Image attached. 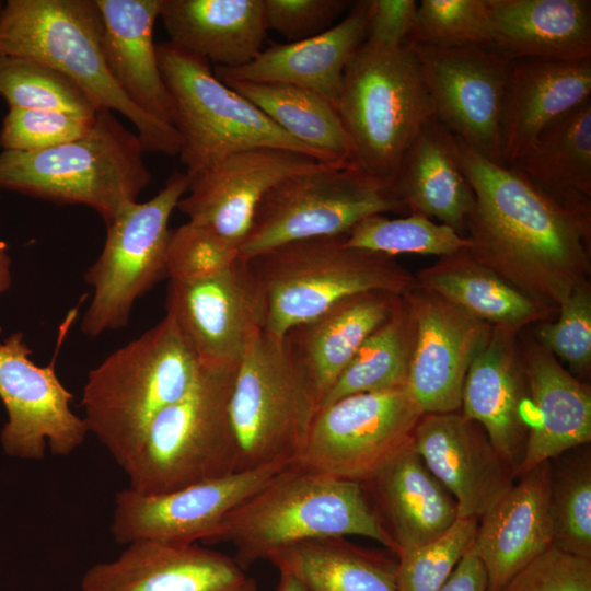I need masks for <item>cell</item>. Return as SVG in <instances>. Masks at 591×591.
Returning a JSON list of instances; mask_svg holds the SVG:
<instances>
[{
    "mask_svg": "<svg viewBox=\"0 0 591 591\" xmlns=\"http://www.w3.org/2000/svg\"><path fill=\"white\" fill-rule=\"evenodd\" d=\"M455 143L475 198L464 234L468 253L557 313L573 289L590 282L591 217L563 206L515 169L491 162L457 137Z\"/></svg>",
    "mask_w": 591,
    "mask_h": 591,
    "instance_id": "obj_1",
    "label": "cell"
},
{
    "mask_svg": "<svg viewBox=\"0 0 591 591\" xmlns=\"http://www.w3.org/2000/svg\"><path fill=\"white\" fill-rule=\"evenodd\" d=\"M350 535L374 540L396 554L362 484L291 464L232 510L209 543L231 544L244 570L290 545Z\"/></svg>",
    "mask_w": 591,
    "mask_h": 591,
    "instance_id": "obj_2",
    "label": "cell"
},
{
    "mask_svg": "<svg viewBox=\"0 0 591 591\" xmlns=\"http://www.w3.org/2000/svg\"><path fill=\"white\" fill-rule=\"evenodd\" d=\"M198 370L194 351L165 314L89 372L81 398L89 432L124 470L155 416L188 392Z\"/></svg>",
    "mask_w": 591,
    "mask_h": 591,
    "instance_id": "obj_3",
    "label": "cell"
},
{
    "mask_svg": "<svg viewBox=\"0 0 591 591\" xmlns=\"http://www.w3.org/2000/svg\"><path fill=\"white\" fill-rule=\"evenodd\" d=\"M0 56L38 61L78 85L97 111L117 112L148 152L176 155V129L138 108L113 78L95 0H9L0 15Z\"/></svg>",
    "mask_w": 591,
    "mask_h": 591,
    "instance_id": "obj_4",
    "label": "cell"
},
{
    "mask_svg": "<svg viewBox=\"0 0 591 591\" xmlns=\"http://www.w3.org/2000/svg\"><path fill=\"white\" fill-rule=\"evenodd\" d=\"M137 134L99 111L81 138L32 152L0 153V188L94 209L109 225L152 181Z\"/></svg>",
    "mask_w": 591,
    "mask_h": 591,
    "instance_id": "obj_5",
    "label": "cell"
},
{
    "mask_svg": "<svg viewBox=\"0 0 591 591\" xmlns=\"http://www.w3.org/2000/svg\"><path fill=\"white\" fill-rule=\"evenodd\" d=\"M334 107L350 142L349 163L389 185L417 135L434 117L417 56L407 43L394 48L363 43L345 68Z\"/></svg>",
    "mask_w": 591,
    "mask_h": 591,
    "instance_id": "obj_6",
    "label": "cell"
},
{
    "mask_svg": "<svg viewBox=\"0 0 591 591\" xmlns=\"http://www.w3.org/2000/svg\"><path fill=\"white\" fill-rule=\"evenodd\" d=\"M248 260L266 297L264 331L278 339L346 298L372 291L405 296L418 287L393 256L349 246L345 235L286 243Z\"/></svg>",
    "mask_w": 591,
    "mask_h": 591,
    "instance_id": "obj_7",
    "label": "cell"
},
{
    "mask_svg": "<svg viewBox=\"0 0 591 591\" xmlns=\"http://www.w3.org/2000/svg\"><path fill=\"white\" fill-rule=\"evenodd\" d=\"M237 364H199L192 387L155 416L124 468L128 487L161 494L236 472L229 403Z\"/></svg>",
    "mask_w": 591,
    "mask_h": 591,
    "instance_id": "obj_8",
    "label": "cell"
},
{
    "mask_svg": "<svg viewBox=\"0 0 591 591\" xmlns=\"http://www.w3.org/2000/svg\"><path fill=\"white\" fill-rule=\"evenodd\" d=\"M317 410V398L283 338L258 332L236 367L229 403L236 472L291 465Z\"/></svg>",
    "mask_w": 591,
    "mask_h": 591,
    "instance_id": "obj_9",
    "label": "cell"
},
{
    "mask_svg": "<svg viewBox=\"0 0 591 591\" xmlns=\"http://www.w3.org/2000/svg\"><path fill=\"white\" fill-rule=\"evenodd\" d=\"M157 55L174 105L178 155L189 178L232 153L252 148L288 149L318 160L257 106L219 80L209 62L170 42L158 44Z\"/></svg>",
    "mask_w": 591,
    "mask_h": 591,
    "instance_id": "obj_10",
    "label": "cell"
},
{
    "mask_svg": "<svg viewBox=\"0 0 591 591\" xmlns=\"http://www.w3.org/2000/svg\"><path fill=\"white\" fill-rule=\"evenodd\" d=\"M407 211L391 185L350 163H322L273 186L258 204L239 248L251 259L279 245L345 235L367 217Z\"/></svg>",
    "mask_w": 591,
    "mask_h": 591,
    "instance_id": "obj_11",
    "label": "cell"
},
{
    "mask_svg": "<svg viewBox=\"0 0 591 591\" xmlns=\"http://www.w3.org/2000/svg\"><path fill=\"white\" fill-rule=\"evenodd\" d=\"M188 186V175L175 171L155 196L129 205L107 225L103 250L84 275L93 297L82 317L83 334L125 327L135 302L167 277L169 221Z\"/></svg>",
    "mask_w": 591,
    "mask_h": 591,
    "instance_id": "obj_12",
    "label": "cell"
},
{
    "mask_svg": "<svg viewBox=\"0 0 591 591\" xmlns=\"http://www.w3.org/2000/svg\"><path fill=\"white\" fill-rule=\"evenodd\" d=\"M422 414L407 385L341 397L316 412L292 464L364 485L412 441Z\"/></svg>",
    "mask_w": 591,
    "mask_h": 591,
    "instance_id": "obj_13",
    "label": "cell"
},
{
    "mask_svg": "<svg viewBox=\"0 0 591 591\" xmlns=\"http://www.w3.org/2000/svg\"><path fill=\"white\" fill-rule=\"evenodd\" d=\"M409 45L434 117L479 154L503 165L502 124L514 59L491 46Z\"/></svg>",
    "mask_w": 591,
    "mask_h": 591,
    "instance_id": "obj_14",
    "label": "cell"
},
{
    "mask_svg": "<svg viewBox=\"0 0 591 591\" xmlns=\"http://www.w3.org/2000/svg\"><path fill=\"white\" fill-rule=\"evenodd\" d=\"M171 316L199 364H235L250 341L265 328L266 297L248 259L197 281H169Z\"/></svg>",
    "mask_w": 591,
    "mask_h": 591,
    "instance_id": "obj_15",
    "label": "cell"
},
{
    "mask_svg": "<svg viewBox=\"0 0 591 591\" xmlns=\"http://www.w3.org/2000/svg\"><path fill=\"white\" fill-rule=\"evenodd\" d=\"M287 467L235 472L161 494L127 487L115 496L112 535L121 545L137 541L209 542L232 510Z\"/></svg>",
    "mask_w": 591,
    "mask_h": 591,
    "instance_id": "obj_16",
    "label": "cell"
},
{
    "mask_svg": "<svg viewBox=\"0 0 591 591\" xmlns=\"http://www.w3.org/2000/svg\"><path fill=\"white\" fill-rule=\"evenodd\" d=\"M21 332L0 343V398L8 413L1 442L8 455L39 460L46 447L68 456L89 433L83 418L70 407L72 394L59 380L55 359L37 366Z\"/></svg>",
    "mask_w": 591,
    "mask_h": 591,
    "instance_id": "obj_17",
    "label": "cell"
},
{
    "mask_svg": "<svg viewBox=\"0 0 591 591\" xmlns=\"http://www.w3.org/2000/svg\"><path fill=\"white\" fill-rule=\"evenodd\" d=\"M408 296L416 333L406 385L424 414L460 412L467 371L491 326L419 287Z\"/></svg>",
    "mask_w": 591,
    "mask_h": 591,
    "instance_id": "obj_18",
    "label": "cell"
},
{
    "mask_svg": "<svg viewBox=\"0 0 591 591\" xmlns=\"http://www.w3.org/2000/svg\"><path fill=\"white\" fill-rule=\"evenodd\" d=\"M322 163L309 154L281 148L242 150L189 178L176 208L188 221L212 230L240 248L266 193L283 178Z\"/></svg>",
    "mask_w": 591,
    "mask_h": 591,
    "instance_id": "obj_19",
    "label": "cell"
},
{
    "mask_svg": "<svg viewBox=\"0 0 591 591\" xmlns=\"http://www.w3.org/2000/svg\"><path fill=\"white\" fill-rule=\"evenodd\" d=\"M412 444L453 496L459 518L480 520L515 483V470L461 412L422 414Z\"/></svg>",
    "mask_w": 591,
    "mask_h": 591,
    "instance_id": "obj_20",
    "label": "cell"
},
{
    "mask_svg": "<svg viewBox=\"0 0 591 591\" xmlns=\"http://www.w3.org/2000/svg\"><path fill=\"white\" fill-rule=\"evenodd\" d=\"M518 336L491 327L467 371L461 413L484 429L519 475L529 433L530 395Z\"/></svg>",
    "mask_w": 591,
    "mask_h": 591,
    "instance_id": "obj_21",
    "label": "cell"
},
{
    "mask_svg": "<svg viewBox=\"0 0 591 591\" xmlns=\"http://www.w3.org/2000/svg\"><path fill=\"white\" fill-rule=\"evenodd\" d=\"M90 567L81 591H234L245 580L233 557L195 544L137 541Z\"/></svg>",
    "mask_w": 591,
    "mask_h": 591,
    "instance_id": "obj_22",
    "label": "cell"
},
{
    "mask_svg": "<svg viewBox=\"0 0 591 591\" xmlns=\"http://www.w3.org/2000/svg\"><path fill=\"white\" fill-rule=\"evenodd\" d=\"M529 433L519 475L591 441V391L535 338L520 344Z\"/></svg>",
    "mask_w": 591,
    "mask_h": 591,
    "instance_id": "obj_23",
    "label": "cell"
},
{
    "mask_svg": "<svg viewBox=\"0 0 591 591\" xmlns=\"http://www.w3.org/2000/svg\"><path fill=\"white\" fill-rule=\"evenodd\" d=\"M549 471L551 462H546L521 474L480 519L470 549L486 571V591H500L517 571L553 545Z\"/></svg>",
    "mask_w": 591,
    "mask_h": 591,
    "instance_id": "obj_24",
    "label": "cell"
},
{
    "mask_svg": "<svg viewBox=\"0 0 591 591\" xmlns=\"http://www.w3.org/2000/svg\"><path fill=\"white\" fill-rule=\"evenodd\" d=\"M367 0L351 4L348 14L327 31L263 49L252 61L236 68L216 67L221 81L282 82L312 90L333 105L345 68L367 35Z\"/></svg>",
    "mask_w": 591,
    "mask_h": 591,
    "instance_id": "obj_25",
    "label": "cell"
},
{
    "mask_svg": "<svg viewBox=\"0 0 591 591\" xmlns=\"http://www.w3.org/2000/svg\"><path fill=\"white\" fill-rule=\"evenodd\" d=\"M591 99V58L514 59L503 124L502 162L511 166L551 124Z\"/></svg>",
    "mask_w": 591,
    "mask_h": 591,
    "instance_id": "obj_26",
    "label": "cell"
},
{
    "mask_svg": "<svg viewBox=\"0 0 591 591\" xmlns=\"http://www.w3.org/2000/svg\"><path fill=\"white\" fill-rule=\"evenodd\" d=\"M404 296L372 291L341 300L292 327L283 340L320 404L364 340L395 311Z\"/></svg>",
    "mask_w": 591,
    "mask_h": 591,
    "instance_id": "obj_27",
    "label": "cell"
},
{
    "mask_svg": "<svg viewBox=\"0 0 591 591\" xmlns=\"http://www.w3.org/2000/svg\"><path fill=\"white\" fill-rule=\"evenodd\" d=\"M95 1L103 26L104 56L113 78L138 108L174 127V105L153 42L161 0Z\"/></svg>",
    "mask_w": 591,
    "mask_h": 591,
    "instance_id": "obj_28",
    "label": "cell"
},
{
    "mask_svg": "<svg viewBox=\"0 0 591 591\" xmlns=\"http://www.w3.org/2000/svg\"><path fill=\"white\" fill-rule=\"evenodd\" d=\"M159 18L173 46L224 68L252 61L268 31L263 0H161Z\"/></svg>",
    "mask_w": 591,
    "mask_h": 591,
    "instance_id": "obj_29",
    "label": "cell"
},
{
    "mask_svg": "<svg viewBox=\"0 0 591 591\" xmlns=\"http://www.w3.org/2000/svg\"><path fill=\"white\" fill-rule=\"evenodd\" d=\"M366 485L372 489L396 555L437 540L459 518L453 496L429 471L412 441Z\"/></svg>",
    "mask_w": 591,
    "mask_h": 591,
    "instance_id": "obj_30",
    "label": "cell"
},
{
    "mask_svg": "<svg viewBox=\"0 0 591 591\" xmlns=\"http://www.w3.org/2000/svg\"><path fill=\"white\" fill-rule=\"evenodd\" d=\"M491 47L512 59L591 58V1L487 0Z\"/></svg>",
    "mask_w": 591,
    "mask_h": 591,
    "instance_id": "obj_31",
    "label": "cell"
},
{
    "mask_svg": "<svg viewBox=\"0 0 591 591\" xmlns=\"http://www.w3.org/2000/svg\"><path fill=\"white\" fill-rule=\"evenodd\" d=\"M391 188L410 213L434 218L465 234L474 194L459 163L455 137L436 117L406 151Z\"/></svg>",
    "mask_w": 591,
    "mask_h": 591,
    "instance_id": "obj_32",
    "label": "cell"
},
{
    "mask_svg": "<svg viewBox=\"0 0 591 591\" xmlns=\"http://www.w3.org/2000/svg\"><path fill=\"white\" fill-rule=\"evenodd\" d=\"M415 277L419 288L440 296L491 327L519 334L531 324L557 315L476 260L467 250L439 257Z\"/></svg>",
    "mask_w": 591,
    "mask_h": 591,
    "instance_id": "obj_33",
    "label": "cell"
},
{
    "mask_svg": "<svg viewBox=\"0 0 591 591\" xmlns=\"http://www.w3.org/2000/svg\"><path fill=\"white\" fill-rule=\"evenodd\" d=\"M511 167L563 206L591 217V99L546 127Z\"/></svg>",
    "mask_w": 591,
    "mask_h": 591,
    "instance_id": "obj_34",
    "label": "cell"
},
{
    "mask_svg": "<svg viewBox=\"0 0 591 591\" xmlns=\"http://www.w3.org/2000/svg\"><path fill=\"white\" fill-rule=\"evenodd\" d=\"M321 162L349 163L351 148L334 105L321 94L282 82L222 81Z\"/></svg>",
    "mask_w": 591,
    "mask_h": 591,
    "instance_id": "obj_35",
    "label": "cell"
},
{
    "mask_svg": "<svg viewBox=\"0 0 591 591\" xmlns=\"http://www.w3.org/2000/svg\"><path fill=\"white\" fill-rule=\"evenodd\" d=\"M267 560L296 577L308 591H397L396 565L345 541L301 542L273 553Z\"/></svg>",
    "mask_w": 591,
    "mask_h": 591,
    "instance_id": "obj_36",
    "label": "cell"
},
{
    "mask_svg": "<svg viewBox=\"0 0 591 591\" xmlns=\"http://www.w3.org/2000/svg\"><path fill=\"white\" fill-rule=\"evenodd\" d=\"M408 294L403 297L392 315L364 340L323 397L320 408L348 395L407 384L416 333Z\"/></svg>",
    "mask_w": 591,
    "mask_h": 591,
    "instance_id": "obj_37",
    "label": "cell"
},
{
    "mask_svg": "<svg viewBox=\"0 0 591 591\" xmlns=\"http://www.w3.org/2000/svg\"><path fill=\"white\" fill-rule=\"evenodd\" d=\"M345 242L393 257L398 254L442 257L470 247L466 236L415 212L394 219L383 213L367 217L345 234Z\"/></svg>",
    "mask_w": 591,
    "mask_h": 591,
    "instance_id": "obj_38",
    "label": "cell"
},
{
    "mask_svg": "<svg viewBox=\"0 0 591 591\" xmlns=\"http://www.w3.org/2000/svg\"><path fill=\"white\" fill-rule=\"evenodd\" d=\"M553 545L591 558V460L582 452L549 471Z\"/></svg>",
    "mask_w": 591,
    "mask_h": 591,
    "instance_id": "obj_39",
    "label": "cell"
},
{
    "mask_svg": "<svg viewBox=\"0 0 591 591\" xmlns=\"http://www.w3.org/2000/svg\"><path fill=\"white\" fill-rule=\"evenodd\" d=\"M0 96L9 108L95 117L97 108L71 80L32 59L0 56Z\"/></svg>",
    "mask_w": 591,
    "mask_h": 591,
    "instance_id": "obj_40",
    "label": "cell"
},
{
    "mask_svg": "<svg viewBox=\"0 0 591 591\" xmlns=\"http://www.w3.org/2000/svg\"><path fill=\"white\" fill-rule=\"evenodd\" d=\"M406 43L429 47L491 46L487 0H422Z\"/></svg>",
    "mask_w": 591,
    "mask_h": 591,
    "instance_id": "obj_41",
    "label": "cell"
},
{
    "mask_svg": "<svg viewBox=\"0 0 591 591\" xmlns=\"http://www.w3.org/2000/svg\"><path fill=\"white\" fill-rule=\"evenodd\" d=\"M478 520L457 518L437 540L398 554L397 591H439L471 547Z\"/></svg>",
    "mask_w": 591,
    "mask_h": 591,
    "instance_id": "obj_42",
    "label": "cell"
},
{
    "mask_svg": "<svg viewBox=\"0 0 591 591\" xmlns=\"http://www.w3.org/2000/svg\"><path fill=\"white\" fill-rule=\"evenodd\" d=\"M239 258L235 244L204 225L187 221L171 230L166 275L171 281H197L225 270Z\"/></svg>",
    "mask_w": 591,
    "mask_h": 591,
    "instance_id": "obj_43",
    "label": "cell"
},
{
    "mask_svg": "<svg viewBox=\"0 0 591 591\" xmlns=\"http://www.w3.org/2000/svg\"><path fill=\"white\" fill-rule=\"evenodd\" d=\"M580 375L591 369V287L573 289L559 304L557 318L542 322L535 338Z\"/></svg>",
    "mask_w": 591,
    "mask_h": 591,
    "instance_id": "obj_44",
    "label": "cell"
},
{
    "mask_svg": "<svg viewBox=\"0 0 591 591\" xmlns=\"http://www.w3.org/2000/svg\"><path fill=\"white\" fill-rule=\"evenodd\" d=\"M95 117L58 111L9 108L0 130V146L4 151L49 149L84 136L93 127Z\"/></svg>",
    "mask_w": 591,
    "mask_h": 591,
    "instance_id": "obj_45",
    "label": "cell"
},
{
    "mask_svg": "<svg viewBox=\"0 0 591 591\" xmlns=\"http://www.w3.org/2000/svg\"><path fill=\"white\" fill-rule=\"evenodd\" d=\"M500 591H591V558L551 545L517 571Z\"/></svg>",
    "mask_w": 591,
    "mask_h": 591,
    "instance_id": "obj_46",
    "label": "cell"
},
{
    "mask_svg": "<svg viewBox=\"0 0 591 591\" xmlns=\"http://www.w3.org/2000/svg\"><path fill=\"white\" fill-rule=\"evenodd\" d=\"M268 30L288 43L318 35L351 7L347 0H263Z\"/></svg>",
    "mask_w": 591,
    "mask_h": 591,
    "instance_id": "obj_47",
    "label": "cell"
},
{
    "mask_svg": "<svg viewBox=\"0 0 591 591\" xmlns=\"http://www.w3.org/2000/svg\"><path fill=\"white\" fill-rule=\"evenodd\" d=\"M367 35L370 46L394 48L406 43L415 24V0H367Z\"/></svg>",
    "mask_w": 591,
    "mask_h": 591,
    "instance_id": "obj_48",
    "label": "cell"
},
{
    "mask_svg": "<svg viewBox=\"0 0 591 591\" xmlns=\"http://www.w3.org/2000/svg\"><path fill=\"white\" fill-rule=\"evenodd\" d=\"M486 588L484 566L468 548L439 591H486Z\"/></svg>",
    "mask_w": 591,
    "mask_h": 591,
    "instance_id": "obj_49",
    "label": "cell"
},
{
    "mask_svg": "<svg viewBox=\"0 0 591 591\" xmlns=\"http://www.w3.org/2000/svg\"><path fill=\"white\" fill-rule=\"evenodd\" d=\"M11 258L8 254L7 245L0 241V293L11 287Z\"/></svg>",
    "mask_w": 591,
    "mask_h": 591,
    "instance_id": "obj_50",
    "label": "cell"
},
{
    "mask_svg": "<svg viewBox=\"0 0 591 591\" xmlns=\"http://www.w3.org/2000/svg\"><path fill=\"white\" fill-rule=\"evenodd\" d=\"M276 591H308L306 588L293 576L280 572V580Z\"/></svg>",
    "mask_w": 591,
    "mask_h": 591,
    "instance_id": "obj_51",
    "label": "cell"
},
{
    "mask_svg": "<svg viewBox=\"0 0 591 591\" xmlns=\"http://www.w3.org/2000/svg\"><path fill=\"white\" fill-rule=\"evenodd\" d=\"M234 591H259L253 579L246 578V580Z\"/></svg>",
    "mask_w": 591,
    "mask_h": 591,
    "instance_id": "obj_52",
    "label": "cell"
},
{
    "mask_svg": "<svg viewBox=\"0 0 591 591\" xmlns=\"http://www.w3.org/2000/svg\"><path fill=\"white\" fill-rule=\"evenodd\" d=\"M3 7H4V3L2 1H0V15H1V12L3 10Z\"/></svg>",
    "mask_w": 591,
    "mask_h": 591,
    "instance_id": "obj_53",
    "label": "cell"
}]
</instances>
